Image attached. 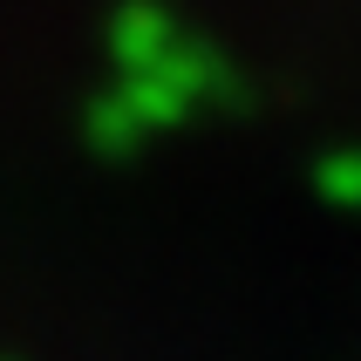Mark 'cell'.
<instances>
[{
    "mask_svg": "<svg viewBox=\"0 0 361 361\" xmlns=\"http://www.w3.org/2000/svg\"><path fill=\"white\" fill-rule=\"evenodd\" d=\"M239 102H245L239 61L225 55L219 41L184 35L164 61L116 68L102 89H89V102H82V143L102 164H130L157 137L184 130L191 116H204V109H239Z\"/></svg>",
    "mask_w": 361,
    "mask_h": 361,
    "instance_id": "obj_1",
    "label": "cell"
},
{
    "mask_svg": "<svg viewBox=\"0 0 361 361\" xmlns=\"http://www.w3.org/2000/svg\"><path fill=\"white\" fill-rule=\"evenodd\" d=\"M184 35H191V27H184V14L171 0H116V7L102 14V55H109V68H150V61H164Z\"/></svg>",
    "mask_w": 361,
    "mask_h": 361,
    "instance_id": "obj_2",
    "label": "cell"
},
{
    "mask_svg": "<svg viewBox=\"0 0 361 361\" xmlns=\"http://www.w3.org/2000/svg\"><path fill=\"white\" fill-rule=\"evenodd\" d=\"M314 198L334 212H361V143H334L314 157Z\"/></svg>",
    "mask_w": 361,
    "mask_h": 361,
    "instance_id": "obj_3",
    "label": "cell"
},
{
    "mask_svg": "<svg viewBox=\"0 0 361 361\" xmlns=\"http://www.w3.org/2000/svg\"><path fill=\"white\" fill-rule=\"evenodd\" d=\"M0 361H7V355H0Z\"/></svg>",
    "mask_w": 361,
    "mask_h": 361,
    "instance_id": "obj_4",
    "label": "cell"
}]
</instances>
